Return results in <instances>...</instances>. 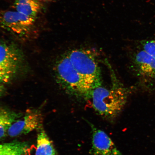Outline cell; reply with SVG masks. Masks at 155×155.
Masks as SVG:
<instances>
[{"mask_svg": "<svg viewBox=\"0 0 155 155\" xmlns=\"http://www.w3.org/2000/svg\"><path fill=\"white\" fill-rule=\"evenodd\" d=\"M111 86H101L93 89L91 97L93 108L102 117L113 121L120 115L127 103L131 91L115 78Z\"/></svg>", "mask_w": 155, "mask_h": 155, "instance_id": "cell-1", "label": "cell"}, {"mask_svg": "<svg viewBox=\"0 0 155 155\" xmlns=\"http://www.w3.org/2000/svg\"><path fill=\"white\" fill-rule=\"evenodd\" d=\"M54 69L58 84L68 94L78 98H91L92 87L74 67L67 53L58 58Z\"/></svg>", "mask_w": 155, "mask_h": 155, "instance_id": "cell-2", "label": "cell"}, {"mask_svg": "<svg viewBox=\"0 0 155 155\" xmlns=\"http://www.w3.org/2000/svg\"><path fill=\"white\" fill-rule=\"evenodd\" d=\"M95 51L85 48L71 49L67 53L78 72L93 89L101 86V71Z\"/></svg>", "mask_w": 155, "mask_h": 155, "instance_id": "cell-3", "label": "cell"}, {"mask_svg": "<svg viewBox=\"0 0 155 155\" xmlns=\"http://www.w3.org/2000/svg\"><path fill=\"white\" fill-rule=\"evenodd\" d=\"M22 52L14 43L0 41V83L11 82L23 66Z\"/></svg>", "mask_w": 155, "mask_h": 155, "instance_id": "cell-4", "label": "cell"}, {"mask_svg": "<svg viewBox=\"0 0 155 155\" xmlns=\"http://www.w3.org/2000/svg\"><path fill=\"white\" fill-rule=\"evenodd\" d=\"M131 67L139 86L150 92L155 88V59L138 47L131 54Z\"/></svg>", "mask_w": 155, "mask_h": 155, "instance_id": "cell-5", "label": "cell"}, {"mask_svg": "<svg viewBox=\"0 0 155 155\" xmlns=\"http://www.w3.org/2000/svg\"><path fill=\"white\" fill-rule=\"evenodd\" d=\"M36 20L16 11L0 10V28L19 38H30Z\"/></svg>", "mask_w": 155, "mask_h": 155, "instance_id": "cell-6", "label": "cell"}, {"mask_svg": "<svg viewBox=\"0 0 155 155\" xmlns=\"http://www.w3.org/2000/svg\"><path fill=\"white\" fill-rule=\"evenodd\" d=\"M92 146L90 152L94 155H122L108 135L91 125Z\"/></svg>", "mask_w": 155, "mask_h": 155, "instance_id": "cell-7", "label": "cell"}, {"mask_svg": "<svg viewBox=\"0 0 155 155\" xmlns=\"http://www.w3.org/2000/svg\"><path fill=\"white\" fill-rule=\"evenodd\" d=\"M41 115L38 111L29 112L22 119L18 120L12 124L8 131L11 137L26 134L40 127Z\"/></svg>", "mask_w": 155, "mask_h": 155, "instance_id": "cell-8", "label": "cell"}, {"mask_svg": "<svg viewBox=\"0 0 155 155\" xmlns=\"http://www.w3.org/2000/svg\"><path fill=\"white\" fill-rule=\"evenodd\" d=\"M47 0H15V11L36 19L41 13Z\"/></svg>", "mask_w": 155, "mask_h": 155, "instance_id": "cell-9", "label": "cell"}, {"mask_svg": "<svg viewBox=\"0 0 155 155\" xmlns=\"http://www.w3.org/2000/svg\"><path fill=\"white\" fill-rule=\"evenodd\" d=\"M22 115L5 108L0 107V139L8 135V131L12 124Z\"/></svg>", "mask_w": 155, "mask_h": 155, "instance_id": "cell-10", "label": "cell"}, {"mask_svg": "<svg viewBox=\"0 0 155 155\" xmlns=\"http://www.w3.org/2000/svg\"><path fill=\"white\" fill-rule=\"evenodd\" d=\"M30 146L26 142L13 141L0 144V155H28Z\"/></svg>", "mask_w": 155, "mask_h": 155, "instance_id": "cell-11", "label": "cell"}, {"mask_svg": "<svg viewBox=\"0 0 155 155\" xmlns=\"http://www.w3.org/2000/svg\"><path fill=\"white\" fill-rule=\"evenodd\" d=\"M37 138L36 155H57L52 141L44 130H41Z\"/></svg>", "mask_w": 155, "mask_h": 155, "instance_id": "cell-12", "label": "cell"}, {"mask_svg": "<svg viewBox=\"0 0 155 155\" xmlns=\"http://www.w3.org/2000/svg\"><path fill=\"white\" fill-rule=\"evenodd\" d=\"M138 47L155 59V38L140 41Z\"/></svg>", "mask_w": 155, "mask_h": 155, "instance_id": "cell-13", "label": "cell"}, {"mask_svg": "<svg viewBox=\"0 0 155 155\" xmlns=\"http://www.w3.org/2000/svg\"><path fill=\"white\" fill-rule=\"evenodd\" d=\"M5 92V88L3 85L0 83V97L3 96Z\"/></svg>", "mask_w": 155, "mask_h": 155, "instance_id": "cell-14", "label": "cell"}]
</instances>
